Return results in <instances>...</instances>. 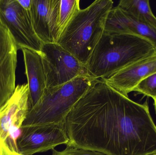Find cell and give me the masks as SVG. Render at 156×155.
<instances>
[{"label": "cell", "mask_w": 156, "mask_h": 155, "mask_svg": "<svg viewBox=\"0 0 156 155\" xmlns=\"http://www.w3.org/2000/svg\"><path fill=\"white\" fill-rule=\"evenodd\" d=\"M52 155H107L96 151L85 150L77 147H67L61 151L53 149Z\"/></svg>", "instance_id": "17"}, {"label": "cell", "mask_w": 156, "mask_h": 155, "mask_svg": "<svg viewBox=\"0 0 156 155\" xmlns=\"http://www.w3.org/2000/svg\"><path fill=\"white\" fill-rule=\"evenodd\" d=\"M41 53L47 88L62 85L79 76H90L86 66L58 44H43Z\"/></svg>", "instance_id": "6"}, {"label": "cell", "mask_w": 156, "mask_h": 155, "mask_svg": "<svg viewBox=\"0 0 156 155\" xmlns=\"http://www.w3.org/2000/svg\"><path fill=\"white\" fill-rule=\"evenodd\" d=\"M80 10V0H60L57 22L58 39Z\"/></svg>", "instance_id": "15"}, {"label": "cell", "mask_w": 156, "mask_h": 155, "mask_svg": "<svg viewBox=\"0 0 156 155\" xmlns=\"http://www.w3.org/2000/svg\"><path fill=\"white\" fill-rule=\"evenodd\" d=\"M67 147L107 155L156 154V126L138 103L99 80L68 116Z\"/></svg>", "instance_id": "1"}, {"label": "cell", "mask_w": 156, "mask_h": 155, "mask_svg": "<svg viewBox=\"0 0 156 155\" xmlns=\"http://www.w3.org/2000/svg\"><path fill=\"white\" fill-rule=\"evenodd\" d=\"M152 155H156V154H155Z\"/></svg>", "instance_id": "19"}, {"label": "cell", "mask_w": 156, "mask_h": 155, "mask_svg": "<svg viewBox=\"0 0 156 155\" xmlns=\"http://www.w3.org/2000/svg\"><path fill=\"white\" fill-rule=\"evenodd\" d=\"M29 88L30 108L40 100L47 88L46 76L41 52L22 49Z\"/></svg>", "instance_id": "13"}, {"label": "cell", "mask_w": 156, "mask_h": 155, "mask_svg": "<svg viewBox=\"0 0 156 155\" xmlns=\"http://www.w3.org/2000/svg\"><path fill=\"white\" fill-rule=\"evenodd\" d=\"M136 92L144 95L156 99V72L147 77L141 81L135 88Z\"/></svg>", "instance_id": "16"}, {"label": "cell", "mask_w": 156, "mask_h": 155, "mask_svg": "<svg viewBox=\"0 0 156 155\" xmlns=\"http://www.w3.org/2000/svg\"><path fill=\"white\" fill-rule=\"evenodd\" d=\"M154 105L155 107L156 111V99L154 100Z\"/></svg>", "instance_id": "18"}, {"label": "cell", "mask_w": 156, "mask_h": 155, "mask_svg": "<svg viewBox=\"0 0 156 155\" xmlns=\"http://www.w3.org/2000/svg\"><path fill=\"white\" fill-rule=\"evenodd\" d=\"M17 46L5 26L0 22V108L16 89Z\"/></svg>", "instance_id": "9"}, {"label": "cell", "mask_w": 156, "mask_h": 155, "mask_svg": "<svg viewBox=\"0 0 156 155\" xmlns=\"http://www.w3.org/2000/svg\"><path fill=\"white\" fill-rule=\"evenodd\" d=\"M156 72V53L103 78L108 85L126 96L145 78Z\"/></svg>", "instance_id": "11"}, {"label": "cell", "mask_w": 156, "mask_h": 155, "mask_svg": "<svg viewBox=\"0 0 156 155\" xmlns=\"http://www.w3.org/2000/svg\"><path fill=\"white\" fill-rule=\"evenodd\" d=\"M30 108L27 84L19 85L0 108V155H19L18 141Z\"/></svg>", "instance_id": "5"}, {"label": "cell", "mask_w": 156, "mask_h": 155, "mask_svg": "<svg viewBox=\"0 0 156 155\" xmlns=\"http://www.w3.org/2000/svg\"><path fill=\"white\" fill-rule=\"evenodd\" d=\"M113 3L112 0H97L85 9H80L57 44L86 66L104 32L107 16Z\"/></svg>", "instance_id": "3"}, {"label": "cell", "mask_w": 156, "mask_h": 155, "mask_svg": "<svg viewBox=\"0 0 156 155\" xmlns=\"http://www.w3.org/2000/svg\"><path fill=\"white\" fill-rule=\"evenodd\" d=\"M99 80L79 76L62 85L47 88L38 103L29 109L22 127L65 124L72 109Z\"/></svg>", "instance_id": "4"}, {"label": "cell", "mask_w": 156, "mask_h": 155, "mask_svg": "<svg viewBox=\"0 0 156 155\" xmlns=\"http://www.w3.org/2000/svg\"><path fill=\"white\" fill-rule=\"evenodd\" d=\"M117 6L156 32V17L148 0H121Z\"/></svg>", "instance_id": "14"}, {"label": "cell", "mask_w": 156, "mask_h": 155, "mask_svg": "<svg viewBox=\"0 0 156 155\" xmlns=\"http://www.w3.org/2000/svg\"><path fill=\"white\" fill-rule=\"evenodd\" d=\"M104 32L138 35L147 39L156 46V32L117 6L113 7L109 12Z\"/></svg>", "instance_id": "12"}, {"label": "cell", "mask_w": 156, "mask_h": 155, "mask_svg": "<svg viewBox=\"0 0 156 155\" xmlns=\"http://www.w3.org/2000/svg\"><path fill=\"white\" fill-rule=\"evenodd\" d=\"M156 53L155 45L144 37L104 32L86 66L91 77L100 80Z\"/></svg>", "instance_id": "2"}, {"label": "cell", "mask_w": 156, "mask_h": 155, "mask_svg": "<svg viewBox=\"0 0 156 155\" xmlns=\"http://www.w3.org/2000/svg\"><path fill=\"white\" fill-rule=\"evenodd\" d=\"M60 0H31L30 17L34 31L43 44L57 43Z\"/></svg>", "instance_id": "10"}, {"label": "cell", "mask_w": 156, "mask_h": 155, "mask_svg": "<svg viewBox=\"0 0 156 155\" xmlns=\"http://www.w3.org/2000/svg\"><path fill=\"white\" fill-rule=\"evenodd\" d=\"M0 22L9 31L18 50L41 52L43 43L34 31L30 11L24 9L18 0H0Z\"/></svg>", "instance_id": "7"}, {"label": "cell", "mask_w": 156, "mask_h": 155, "mask_svg": "<svg viewBox=\"0 0 156 155\" xmlns=\"http://www.w3.org/2000/svg\"><path fill=\"white\" fill-rule=\"evenodd\" d=\"M69 141L65 124L34 126L22 127L18 146L23 155H33L67 146Z\"/></svg>", "instance_id": "8"}]
</instances>
